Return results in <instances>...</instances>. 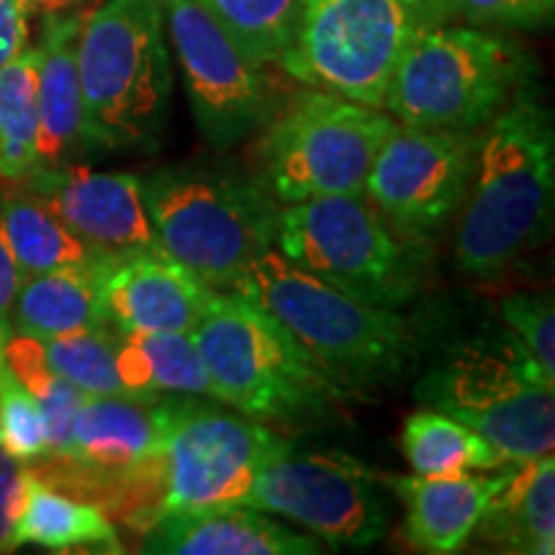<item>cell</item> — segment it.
I'll use <instances>...</instances> for the list:
<instances>
[{"instance_id":"1","label":"cell","mask_w":555,"mask_h":555,"mask_svg":"<svg viewBox=\"0 0 555 555\" xmlns=\"http://www.w3.org/2000/svg\"><path fill=\"white\" fill-rule=\"evenodd\" d=\"M555 196L551 111L532 78L478 134L455 234L461 273L494 281L547 237Z\"/></svg>"},{"instance_id":"2","label":"cell","mask_w":555,"mask_h":555,"mask_svg":"<svg viewBox=\"0 0 555 555\" xmlns=\"http://www.w3.org/2000/svg\"><path fill=\"white\" fill-rule=\"evenodd\" d=\"M78 73L86 144L155 147L172 93L163 0H106L82 18Z\"/></svg>"},{"instance_id":"3","label":"cell","mask_w":555,"mask_h":555,"mask_svg":"<svg viewBox=\"0 0 555 555\" xmlns=\"http://www.w3.org/2000/svg\"><path fill=\"white\" fill-rule=\"evenodd\" d=\"M142 193L163 253L211 288L234 291L275 247L281 204L240 172L168 165L142 178Z\"/></svg>"},{"instance_id":"4","label":"cell","mask_w":555,"mask_h":555,"mask_svg":"<svg viewBox=\"0 0 555 555\" xmlns=\"http://www.w3.org/2000/svg\"><path fill=\"white\" fill-rule=\"evenodd\" d=\"M234 291L275 317L339 391L397 376L412 352L397 311L343 294L278 249L260 255Z\"/></svg>"},{"instance_id":"5","label":"cell","mask_w":555,"mask_h":555,"mask_svg":"<svg viewBox=\"0 0 555 555\" xmlns=\"http://www.w3.org/2000/svg\"><path fill=\"white\" fill-rule=\"evenodd\" d=\"M191 337L217 399L258 422L296 425L343 393L275 317L237 291H217Z\"/></svg>"},{"instance_id":"6","label":"cell","mask_w":555,"mask_h":555,"mask_svg":"<svg viewBox=\"0 0 555 555\" xmlns=\"http://www.w3.org/2000/svg\"><path fill=\"white\" fill-rule=\"evenodd\" d=\"M532 78L530 57L496 34L429 24L401 54L384 111L416 129L478 131Z\"/></svg>"},{"instance_id":"7","label":"cell","mask_w":555,"mask_h":555,"mask_svg":"<svg viewBox=\"0 0 555 555\" xmlns=\"http://www.w3.org/2000/svg\"><path fill=\"white\" fill-rule=\"evenodd\" d=\"M401 240L365 193L281 206L278 253L343 294L378 309L404 307L422 281V249Z\"/></svg>"},{"instance_id":"8","label":"cell","mask_w":555,"mask_h":555,"mask_svg":"<svg viewBox=\"0 0 555 555\" xmlns=\"http://www.w3.org/2000/svg\"><path fill=\"white\" fill-rule=\"evenodd\" d=\"M384 108L309 90L266 124L258 144V183L278 204L363 193L373 157L397 129Z\"/></svg>"},{"instance_id":"9","label":"cell","mask_w":555,"mask_h":555,"mask_svg":"<svg viewBox=\"0 0 555 555\" xmlns=\"http://www.w3.org/2000/svg\"><path fill=\"white\" fill-rule=\"evenodd\" d=\"M433 13L412 0H304L281 67L304 86L384 108L401 54Z\"/></svg>"},{"instance_id":"10","label":"cell","mask_w":555,"mask_h":555,"mask_svg":"<svg viewBox=\"0 0 555 555\" xmlns=\"http://www.w3.org/2000/svg\"><path fill=\"white\" fill-rule=\"evenodd\" d=\"M553 386L512 343L502 352L468 347L422 384L420 397L481 435L506 463H522L555 448Z\"/></svg>"},{"instance_id":"11","label":"cell","mask_w":555,"mask_h":555,"mask_svg":"<svg viewBox=\"0 0 555 555\" xmlns=\"http://www.w3.org/2000/svg\"><path fill=\"white\" fill-rule=\"evenodd\" d=\"M288 453L294 446L266 422L176 399L157 466V517L242 504L260 470Z\"/></svg>"},{"instance_id":"12","label":"cell","mask_w":555,"mask_h":555,"mask_svg":"<svg viewBox=\"0 0 555 555\" xmlns=\"http://www.w3.org/2000/svg\"><path fill=\"white\" fill-rule=\"evenodd\" d=\"M378 481L343 453H288L260 470L242 504L307 527L332 547L363 551L388 527Z\"/></svg>"},{"instance_id":"13","label":"cell","mask_w":555,"mask_h":555,"mask_svg":"<svg viewBox=\"0 0 555 555\" xmlns=\"http://www.w3.org/2000/svg\"><path fill=\"white\" fill-rule=\"evenodd\" d=\"M193 119L211 147L227 150L266 127L275 114L273 88L196 0H163Z\"/></svg>"},{"instance_id":"14","label":"cell","mask_w":555,"mask_h":555,"mask_svg":"<svg viewBox=\"0 0 555 555\" xmlns=\"http://www.w3.org/2000/svg\"><path fill=\"white\" fill-rule=\"evenodd\" d=\"M478 131L397 124L367 170L363 193L404 237L448 224L466 198Z\"/></svg>"},{"instance_id":"15","label":"cell","mask_w":555,"mask_h":555,"mask_svg":"<svg viewBox=\"0 0 555 555\" xmlns=\"http://www.w3.org/2000/svg\"><path fill=\"white\" fill-rule=\"evenodd\" d=\"M26 183L101 260L163 253L144 206L142 178L65 163L41 168Z\"/></svg>"},{"instance_id":"16","label":"cell","mask_w":555,"mask_h":555,"mask_svg":"<svg viewBox=\"0 0 555 555\" xmlns=\"http://www.w3.org/2000/svg\"><path fill=\"white\" fill-rule=\"evenodd\" d=\"M99 283L106 322L121 332H193L217 294L165 253L111 262Z\"/></svg>"},{"instance_id":"17","label":"cell","mask_w":555,"mask_h":555,"mask_svg":"<svg viewBox=\"0 0 555 555\" xmlns=\"http://www.w3.org/2000/svg\"><path fill=\"white\" fill-rule=\"evenodd\" d=\"M139 553L155 555H314L322 540L288 530L247 504L172 512L144 530Z\"/></svg>"},{"instance_id":"18","label":"cell","mask_w":555,"mask_h":555,"mask_svg":"<svg viewBox=\"0 0 555 555\" xmlns=\"http://www.w3.org/2000/svg\"><path fill=\"white\" fill-rule=\"evenodd\" d=\"M404 499V538L416 551L450 555L466 547L494 496L499 476H386Z\"/></svg>"},{"instance_id":"19","label":"cell","mask_w":555,"mask_h":555,"mask_svg":"<svg viewBox=\"0 0 555 555\" xmlns=\"http://www.w3.org/2000/svg\"><path fill=\"white\" fill-rule=\"evenodd\" d=\"M506 553L551 555L555 551V461L504 463L502 481L486 506L476 532Z\"/></svg>"},{"instance_id":"20","label":"cell","mask_w":555,"mask_h":555,"mask_svg":"<svg viewBox=\"0 0 555 555\" xmlns=\"http://www.w3.org/2000/svg\"><path fill=\"white\" fill-rule=\"evenodd\" d=\"M82 16H50L37 44L39 52V157L41 168L67 163L86 142L78 73Z\"/></svg>"},{"instance_id":"21","label":"cell","mask_w":555,"mask_h":555,"mask_svg":"<svg viewBox=\"0 0 555 555\" xmlns=\"http://www.w3.org/2000/svg\"><path fill=\"white\" fill-rule=\"evenodd\" d=\"M119 360L129 397L217 399V388L191 332L119 330Z\"/></svg>"},{"instance_id":"22","label":"cell","mask_w":555,"mask_h":555,"mask_svg":"<svg viewBox=\"0 0 555 555\" xmlns=\"http://www.w3.org/2000/svg\"><path fill=\"white\" fill-rule=\"evenodd\" d=\"M99 268H60L26 275L11 309V332L50 339L106 324Z\"/></svg>"},{"instance_id":"23","label":"cell","mask_w":555,"mask_h":555,"mask_svg":"<svg viewBox=\"0 0 555 555\" xmlns=\"http://www.w3.org/2000/svg\"><path fill=\"white\" fill-rule=\"evenodd\" d=\"M39 545L47 551L121 553L116 527L99 504L62 494L26 468L24 494L16 517V545Z\"/></svg>"},{"instance_id":"24","label":"cell","mask_w":555,"mask_h":555,"mask_svg":"<svg viewBox=\"0 0 555 555\" xmlns=\"http://www.w3.org/2000/svg\"><path fill=\"white\" fill-rule=\"evenodd\" d=\"M0 221L21 273L37 275L60 268H108L80 237L57 219V214L31 191L0 196Z\"/></svg>"},{"instance_id":"25","label":"cell","mask_w":555,"mask_h":555,"mask_svg":"<svg viewBox=\"0 0 555 555\" xmlns=\"http://www.w3.org/2000/svg\"><path fill=\"white\" fill-rule=\"evenodd\" d=\"M39 170V52L24 47L0 65V178L26 183Z\"/></svg>"},{"instance_id":"26","label":"cell","mask_w":555,"mask_h":555,"mask_svg":"<svg viewBox=\"0 0 555 555\" xmlns=\"http://www.w3.org/2000/svg\"><path fill=\"white\" fill-rule=\"evenodd\" d=\"M401 448H404L409 466L416 476L494 470L506 463L499 450L486 442L481 435L433 406L406 416Z\"/></svg>"},{"instance_id":"27","label":"cell","mask_w":555,"mask_h":555,"mask_svg":"<svg viewBox=\"0 0 555 555\" xmlns=\"http://www.w3.org/2000/svg\"><path fill=\"white\" fill-rule=\"evenodd\" d=\"M253 65H281L294 44L304 0H196Z\"/></svg>"},{"instance_id":"28","label":"cell","mask_w":555,"mask_h":555,"mask_svg":"<svg viewBox=\"0 0 555 555\" xmlns=\"http://www.w3.org/2000/svg\"><path fill=\"white\" fill-rule=\"evenodd\" d=\"M39 345L54 376L80 388L86 397H129L121 376L119 330L111 322L39 339Z\"/></svg>"},{"instance_id":"29","label":"cell","mask_w":555,"mask_h":555,"mask_svg":"<svg viewBox=\"0 0 555 555\" xmlns=\"http://www.w3.org/2000/svg\"><path fill=\"white\" fill-rule=\"evenodd\" d=\"M3 347L0 345V446L21 463H31L50 448L44 412L5 363Z\"/></svg>"},{"instance_id":"30","label":"cell","mask_w":555,"mask_h":555,"mask_svg":"<svg viewBox=\"0 0 555 555\" xmlns=\"http://www.w3.org/2000/svg\"><path fill=\"white\" fill-rule=\"evenodd\" d=\"M499 314L519 350L555 384V311L551 294H509L499 304Z\"/></svg>"},{"instance_id":"31","label":"cell","mask_w":555,"mask_h":555,"mask_svg":"<svg viewBox=\"0 0 555 555\" xmlns=\"http://www.w3.org/2000/svg\"><path fill=\"white\" fill-rule=\"evenodd\" d=\"M442 16L502 29H547L555 16V0H437V18Z\"/></svg>"},{"instance_id":"32","label":"cell","mask_w":555,"mask_h":555,"mask_svg":"<svg viewBox=\"0 0 555 555\" xmlns=\"http://www.w3.org/2000/svg\"><path fill=\"white\" fill-rule=\"evenodd\" d=\"M26 466L0 446V553L16 551V517L24 494Z\"/></svg>"},{"instance_id":"33","label":"cell","mask_w":555,"mask_h":555,"mask_svg":"<svg viewBox=\"0 0 555 555\" xmlns=\"http://www.w3.org/2000/svg\"><path fill=\"white\" fill-rule=\"evenodd\" d=\"M21 281H24V273H21L18 262L13 258L3 221H0V345L11 335V309L13 301H16Z\"/></svg>"},{"instance_id":"34","label":"cell","mask_w":555,"mask_h":555,"mask_svg":"<svg viewBox=\"0 0 555 555\" xmlns=\"http://www.w3.org/2000/svg\"><path fill=\"white\" fill-rule=\"evenodd\" d=\"M26 47V0H0V65Z\"/></svg>"},{"instance_id":"35","label":"cell","mask_w":555,"mask_h":555,"mask_svg":"<svg viewBox=\"0 0 555 555\" xmlns=\"http://www.w3.org/2000/svg\"><path fill=\"white\" fill-rule=\"evenodd\" d=\"M412 3L422 5V9H427L429 13H433L435 21H440V18H437V0H412Z\"/></svg>"},{"instance_id":"36","label":"cell","mask_w":555,"mask_h":555,"mask_svg":"<svg viewBox=\"0 0 555 555\" xmlns=\"http://www.w3.org/2000/svg\"><path fill=\"white\" fill-rule=\"evenodd\" d=\"M34 3H39V5H60V3H67V0H34Z\"/></svg>"}]
</instances>
